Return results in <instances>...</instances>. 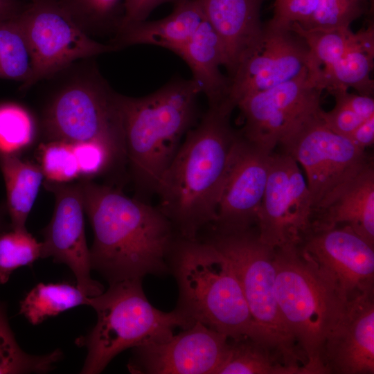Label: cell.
I'll use <instances>...</instances> for the list:
<instances>
[{
	"label": "cell",
	"instance_id": "cell-36",
	"mask_svg": "<svg viewBox=\"0 0 374 374\" xmlns=\"http://www.w3.org/2000/svg\"><path fill=\"white\" fill-rule=\"evenodd\" d=\"M319 0H275L273 22L290 26L296 23L304 28L315 12Z\"/></svg>",
	"mask_w": 374,
	"mask_h": 374
},
{
	"label": "cell",
	"instance_id": "cell-40",
	"mask_svg": "<svg viewBox=\"0 0 374 374\" xmlns=\"http://www.w3.org/2000/svg\"><path fill=\"white\" fill-rule=\"evenodd\" d=\"M347 138L355 146L366 150L374 143V116L363 121Z\"/></svg>",
	"mask_w": 374,
	"mask_h": 374
},
{
	"label": "cell",
	"instance_id": "cell-17",
	"mask_svg": "<svg viewBox=\"0 0 374 374\" xmlns=\"http://www.w3.org/2000/svg\"><path fill=\"white\" fill-rule=\"evenodd\" d=\"M299 245L348 301L373 290L374 247L349 226L310 230Z\"/></svg>",
	"mask_w": 374,
	"mask_h": 374
},
{
	"label": "cell",
	"instance_id": "cell-16",
	"mask_svg": "<svg viewBox=\"0 0 374 374\" xmlns=\"http://www.w3.org/2000/svg\"><path fill=\"white\" fill-rule=\"evenodd\" d=\"M272 152L238 131L213 223L215 232H238L256 225Z\"/></svg>",
	"mask_w": 374,
	"mask_h": 374
},
{
	"label": "cell",
	"instance_id": "cell-29",
	"mask_svg": "<svg viewBox=\"0 0 374 374\" xmlns=\"http://www.w3.org/2000/svg\"><path fill=\"white\" fill-rule=\"evenodd\" d=\"M62 356L60 349L44 355H30L24 351L9 325L6 306L0 301V374L47 373Z\"/></svg>",
	"mask_w": 374,
	"mask_h": 374
},
{
	"label": "cell",
	"instance_id": "cell-39",
	"mask_svg": "<svg viewBox=\"0 0 374 374\" xmlns=\"http://www.w3.org/2000/svg\"><path fill=\"white\" fill-rule=\"evenodd\" d=\"M180 1L182 0H125L124 14L117 30L127 25L146 20L154 8L163 3L175 4Z\"/></svg>",
	"mask_w": 374,
	"mask_h": 374
},
{
	"label": "cell",
	"instance_id": "cell-24",
	"mask_svg": "<svg viewBox=\"0 0 374 374\" xmlns=\"http://www.w3.org/2000/svg\"><path fill=\"white\" fill-rule=\"evenodd\" d=\"M0 168L6 184V204L11 229L27 231V217L44 178L42 169L40 166L21 160L17 154L1 153Z\"/></svg>",
	"mask_w": 374,
	"mask_h": 374
},
{
	"label": "cell",
	"instance_id": "cell-3",
	"mask_svg": "<svg viewBox=\"0 0 374 374\" xmlns=\"http://www.w3.org/2000/svg\"><path fill=\"white\" fill-rule=\"evenodd\" d=\"M202 93L193 78L172 80L142 97L118 93L126 160L136 185L154 193L187 132Z\"/></svg>",
	"mask_w": 374,
	"mask_h": 374
},
{
	"label": "cell",
	"instance_id": "cell-33",
	"mask_svg": "<svg viewBox=\"0 0 374 374\" xmlns=\"http://www.w3.org/2000/svg\"><path fill=\"white\" fill-rule=\"evenodd\" d=\"M40 161V168L47 181L67 183L80 176L71 143L47 141L41 146Z\"/></svg>",
	"mask_w": 374,
	"mask_h": 374
},
{
	"label": "cell",
	"instance_id": "cell-1",
	"mask_svg": "<svg viewBox=\"0 0 374 374\" xmlns=\"http://www.w3.org/2000/svg\"><path fill=\"white\" fill-rule=\"evenodd\" d=\"M82 185L84 211L94 234L91 269L109 284L166 274L178 238L159 208L110 186L89 180Z\"/></svg>",
	"mask_w": 374,
	"mask_h": 374
},
{
	"label": "cell",
	"instance_id": "cell-5",
	"mask_svg": "<svg viewBox=\"0 0 374 374\" xmlns=\"http://www.w3.org/2000/svg\"><path fill=\"white\" fill-rule=\"evenodd\" d=\"M40 127L47 141H96L126 159L124 130L114 91L93 58L73 62L48 78ZM41 82V81H40Z\"/></svg>",
	"mask_w": 374,
	"mask_h": 374
},
{
	"label": "cell",
	"instance_id": "cell-43",
	"mask_svg": "<svg viewBox=\"0 0 374 374\" xmlns=\"http://www.w3.org/2000/svg\"><path fill=\"white\" fill-rule=\"evenodd\" d=\"M368 1H369V2H370L371 6V4H372V6H373V0H368Z\"/></svg>",
	"mask_w": 374,
	"mask_h": 374
},
{
	"label": "cell",
	"instance_id": "cell-15",
	"mask_svg": "<svg viewBox=\"0 0 374 374\" xmlns=\"http://www.w3.org/2000/svg\"><path fill=\"white\" fill-rule=\"evenodd\" d=\"M229 339L195 322L166 341L133 348L127 368L137 374H215Z\"/></svg>",
	"mask_w": 374,
	"mask_h": 374
},
{
	"label": "cell",
	"instance_id": "cell-11",
	"mask_svg": "<svg viewBox=\"0 0 374 374\" xmlns=\"http://www.w3.org/2000/svg\"><path fill=\"white\" fill-rule=\"evenodd\" d=\"M321 91L305 68L295 78L251 93L237 104L244 124L239 130L249 141L269 152L321 109Z\"/></svg>",
	"mask_w": 374,
	"mask_h": 374
},
{
	"label": "cell",
	"instance_id": "cell-6",
	"mask_svg": "<svg viewBox=\"0 0 374 374\" xmlns=\"http://www.w3.org/2000/svg\"><path fill=\"white\" fill-rule=\"evenodd\" d=\"M276 296L285 325L303 350L308 374H324L326 340L343 319L348 300L301 249L289 243L274 249Z\"/></svg>",
	"mask_w": 374,
	"mask_h": 374
},
{
	"label": "cell",
	"instance_id": "cell-21",
	"mask_svg": "<svg viewBox=\"0 0 374 374\" xmlns=\"http://www.w3.org/2000/svg\"><path fill=\"white\" fill-rule=\"evenodd\" d=\"M197 0H182L172 12L155 21H142L120 28L109 43L118 51L129 46L148 44L174 53L193 36L205 20Z\"/></svg>",
	"mask_w": 374,
	"mask_h": 374
},
{
	"label": "cell",
	"instance_id": "cell-2",
	"mask_svg": "<svg viewBox=\"0 0 374 374\" xmlns=\"http://www.w3.org/2000/svg\"><path fill=\"white\" fill-rule=\"evenodd\" d=\"M231 114L222 105H208L158 184V208L179 238L197 240L199 231L216 219L238 136L230 123Z\"/></svg>",
	"mask_w": 374,
	"mask_h": 374
},
{
	"label": "cell",
	"instance_id": "cell-18",
	"mask_svg": "<svg viewBox=\"0 0 374 374\" xmlns=\"http://www.w3.org/2000/svg\"><path fill=\"white\" fill-rule=\"evenodd\" d=\"M326 373H374L373 290L348 301L346 312L325 341Z\"/></svg>",
	"mask_w": 374,
	"mask_h": 374
},
{
	"label": "cell",
	"instance_id": "cell-19",
	"mask_svg": "<svg viewBox=\"0 0 374 374\" xmlns=\"http://www.w3.org/2000/svg\"><path fill=\"white\" fill-rule=\"evenodd\" d=\"M206 20L217 34L230 78L243 57L260 42L264 0H197Z\"/></svg>",
	"mask_w": 374,
	"mask_h": 374
},
{
	"label": "cell",
	"instance_id": "cell-34",
	"mask_svg": "<svg viewBox=\"0 0 374 374\" xmlns=\"http://www.w3.org/2000/svg\"><path fill=\"white\" fill-rule=\"evenodd\" d=\"M368 1V0H319L315 12L303 29L350 28L355 20L366 12Z\"/></svg>",
	"mask_w": 374,
	"mask_h": 374
},
{
	"label": "cell",
	"instance_id": "cell-25",
	"mask_svg": "<svg viewBox=\"0 0 374 374\" xmlns=\"http://www.w3.org/2000/svg\"><path fill=\"white\" fill-rule=\"evenodd\" d=\"M230 339L215 374H308L303 366L285 364L271 348L250 337Z\"/></svg>",
	"mask_w": 374,
	"mask_h": 374
},
{
	"label": "cell",
	"instance_id": "cell-9",
	"mask_svg": "<svg viewBox=\"0 0 374 374\" xmlns=\"http://www.w3.org/2000/svg\"><path fill=\"white\" fill-rule=\"evenodd\" d=\"M30 48L33 69L26 91L73 62L112 51L111 44L93 39L59 0H31L19 15Z\"/></svg>",
	"mask_w": 374,
	"mask_h": 374
},
{
	"label": "cell",
	"instance_id": "cell-10",
	"mask_svg": "<svg viewBox=\"0 0 374 374\" xmlns=\"http://www.w3.org/2000/svg\"><path fill=\"white\" fill-rule=\"evenodd\" d=\"M321 111L279 144L283 152L303 167L314 213L373 160L366 150L328 129Z\"/></svg>",
	"mask_w": 374,
	"mask_h": 374
},
{
	"label": "cell",
	"instance_id": "cell-7",
	"mask_svg": "<svg viewBox=\"0 0 374 374\" xmlns=\"http://www.w3.org/2000/svg\"><path fill=\"white\" fill-rule=\"evenodd\" d=\"M88 305L96 311L97 321L75 341L87 351L82 374L100 373L123 350L166 341L176 328L193 324L176 308L166 312L154 307L145 294L142 278L109 284L107 291L89 297Z\"/></svg>",
	"mask_w": 374,
	"mask_h": 374
},
{
	"label": "cell",
	"instance_id": "cell-42",
	"mask_svg": "<svg viewBox=\"0 0 374 374\" xmlns=\"http://www.w3.org/2000/svg\"><path fill=\"white\" fill-rule=\"evenodd\" d=\"M3 211L0 208V232H1L3 228Z\"/></svg>",
	"mask_w": 374,
	"mask_h": 374
},
{
	"label": "cell",
	"instance_id": "cell-13",
	"mask_svg": "<svg viewBox=\"0 0 374 374\" xmlns=\"http://www.w3.org/2000/svg\"><path fill=\"white\" fill-rule=\"evenodd\" d=\"M308 49L290 26L269 20L258 44L249 52L229 78L223 104L231 110L244 96L274 87L297 77L305 68Z\"/></svg>",
	"mask_w": 374,
	"mask_h": 374
},
{
	"label": "cell",
	"instance_id": "cell-28",
	"mask_svg": "<svg viewBox=\"0 0 374 374\" xmlns=\"http://www.w3.org/2000/svg\"><path fill=\"white\" fill-rule=\"evenodd\" d=\"M33 57L19 16L0 21V79L21 82L30 79Z\"/></svg>",
	"mask_w": 374,
	"mask_h": 374
},
{
	"label": "cell",
	"instance_id": "cell-12",
	"mask_svg": "<svg viewBox=\"0 0 374 374\" xmlns=\"http://www.w3.org/2000/svg\"><path fill=\"white\" fill-rule=\"evenodd\" d=\"M313 214L310 190L298 163L283 152H273L257 215L259 239L274 249L299 244L311 229Z\"/></svg>",
	"mask_w": 374,
	"mask_h": 374
},
{
	"label": "cell",
	"instance_id": "cell-31",
	"mask_svg": "<svg viewBox=\"0 0 374 374\" xmlns=\"http://www.w3.org/2000/svg\"><path fill=\"white\" fill-rule=\"evenodd\" d=\"M36 125L31 114L20 105H0V153L16 154L29 145Z\"/></svg>",
	"mask_w": 374,
	"mask_h": 374
},
{
	"label": "cell",
	"instance_id": "cell-14",
	"mask_svg": "<svg viewBox=\"0 0 374 374\" xmlns=\"http://www.w3.org/2000/svg\"><path fill=\"white\" fill-rule=\"evenodd\" d=\"M44 187L53 193L55 204L50 223L43 230L42 258L66 265L76 278V285L87 296L103 292V286L91 277L90 250L84 224L82 181L77 184L46 181Z\"/></svg>",
	"mask_w": 374,
	"mask_h": 374
},
{
	"label": "cell",
	"instance_id": "cell-23",
	"mask_svg": "<svg viewBox=\"0 0 374 374\" xmlns=\"http://www.w3.org/2000/svg\"><path fill=\"white\" fill-rule=\"evenodd\" d=\"M374 26L353 33L343 56L324 72L315 83L321 90L330 93L337 90L354 89L359 94L373 97Z\"/></svg>",
	"mask_w": 374,
	"mask_h": 374
},
{
	"label": "cell",
	"instance_id": "cell-26",
	"mask_svg": "<svg viewBox=\"0 0 374 374\" xmlns=\"http://www.w3.org/2000/svg\"><path fill=\"white\" fill-rule=\"evenodd\" d=\"M89 305V296L77 285L68 283H43L35 286L20 301L19 313L37 325L75 307Z\"/></svg>",
	"mask_w": 374,
	"mask_h": 374
},
{
	"label": "cell",
	"instance_id": "cell-27",
	"mask_svg": "<svg viewBox=\"0 0 374 374\" xmlns=\"http://www.w3.org/2000/svg\"><path fill=\"white\" fill-rule=\"evenodd\" d=\"M290 26L303 39L308 46V76L315 87L320 76L343 56L353 32L350 28L305 30L296 23Z\"/></svg>",
	"mask_w": 374,
	"mask_h": 374
},
{
	"label": "cell",
	"instance_id": "cell-8",
	"mask_svg": "<svg viewBox=\"0 0 374 374\" xmlns=\"http://www.w3.org/2000/svg\"><path fill=\"white\" fill-rule=\"evenodd\" d=\"M207 240L230 262L250 312L275 353L285 364L299 366L295 342L276 301L274 249L264 244L253 228L215 232Z\"/></svg>",
	"mask_w": 374,
	"mask_h": 374
},
{
	"label": "cell",
	"instance_id": "cell-22",
	"mask_svg": "<svg viewBox=\"0 0 374 374\" xmlns=\"http://www.w3.org/2000/svg\"><path fill=\"white\" fill-rule=\"evenodd\" d=\"M176 55L189 66L192 78L199 84L208 105L225 101L229 78L220 71L224 64L223 50L217 34L206 19Z\"/></svg>",
	"mask_w": 374,
	"mask_h": 374
},
{
	"label": "cell",
	"instance_id": "cell-41",
	"mask_svg": "<svg viewBox=\"0 0 374 374\" xmlns=\"http://www.w3.org/2000/svg\"><path fill=\"white\" fill-rule=\"evenodd\" d=\"M25 6L19 0H0V21L18 17Z\"/></svg>",
	"mask_w": 374,
	"mask_h": 374
},
{
	"label": "cell",
	"instance_id": "cell-38",
	"mask_svg": "<svg viewBox=\"0 0 374 374\" xmlns=\"http://www.w3.org/2000/svg\"><path fill=\"white\" fill-rule=\"evenodd\" d=\"M348 90H337L331 93L335 104L345 107L363 119L374 116L373 97L349 93Z\"/></svg>",
	"mask_w": 374,
	"mask_h": 374
},
{
	"label": "cell",
	"instance_id": "cell-32",
	"mask_svg": "<svg viewBox=\"0 0 374 374\" xmlns=\"http://www.w3.org/2000/svg\"><path fill=\"white\" fill-rule=\"evenodd\" d=\"M42 256V242L27 231L0 232V284L17 269L30 266Z\"/></svg>",
	"mask_w": 374,
	"mask_h": 374
},
{
	"label": "cell",
	"instance_id": "cell-35",
	"mask_svg": "<svg viewBox=\"0 0 374 374\" xmlns=\"http://www.w3.org/2000/svg\"><path fill=\"white\" fill-rule=\"evenodd\" d=\"M80 175L91 177L107 170L114 163L122 161L108 147L96 141L73 144Z\"/></svg>",
	"mask_w": 374,
	"mask_h": 374
},
{
	"label": "cell",
	"instance_id": "cell-30",
	"mask_svg": "<svg viewBox=\"0 0 374 374\" xmlns=\"http://www.w3.org/2000/svg\"><path fill=\"white\" fill-rule=\"evenodd\" d=\"M88 34L116 32L124 14L125 0H59Z\"/></svg>",
	"mask_w": 374,
	"mask_h": 374
},
{
	"label": "cell",
	"instance_id": "cell-37",
	"mask_svg": "<svg viewBox=\"0 0 374 374\" xmlns=\"http://www.w3.org/2000/svg\"><path fill=\"white\" fill-rule=\"evenodd\" d=\"M320 116L328 129L344 137H346L366 120L363 119L349 109L336 104L329 112L322 109Z\"/></svg>",
	"mask_w": 374,
	"mask_h": 374
},
{
	"label": "cell",
	"instance_id": "cell-20",
	"mask_svg": "<svg viewBox=\"0 0 374 374\" xmlns=\"http://www.w3.org/2000/svg\"><path fill=\"white\" fill-rule=\"evenodd\" d=\"M344 224L374 247V166L368 162L335 197L313 215L310 230Z\"/></svg>",
	"mask_w": 374,
	"mask_h": 374
},
{
	"label": "cell",
	"instance_id": "cell-4",
	"mask_svg": "<svg viewBox=\"0 0 374 374\" xmlns=\"http://www.w3.org/2000/svg\"><path fill=\"white\" fill-rule=\"evenodd\" d=\"M169 266L179 290L176 309L193 323L229 339L248 337L271 346L250 312L230 262L213 244L178 238Z\"/></svg>",
	"mask_w": 374,
	"mask_h": 374
}]
</instances>
